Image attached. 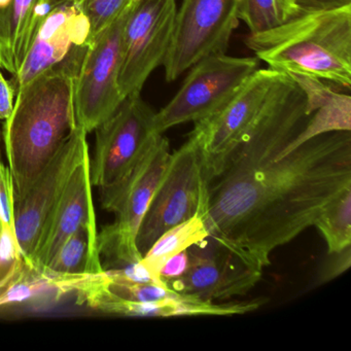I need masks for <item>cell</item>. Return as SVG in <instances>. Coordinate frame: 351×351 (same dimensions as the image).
<instances>
[{
	"mask_svg": "<svg viewBox=\"0 0 351 351\" xmlns=\"http://www.w3.org/2000/svg\"><path fill=\"white\" fill-rule=\"evenodd\" d=\"M170 155L169 141L157 133L121 182L100 189L102 206L116 215V221L98 234L100 256L106 254L123 266L143 258L136 247L137 233L163 178Z\"/></svg>",
	"mask_w": 351,
	"mask_h": 351,
	"instance_id": "4",
	"label": "cell"
},
{
	"mask_svg": "<svg viewBox=\"0 0 351 351\" xmlns=\"http://www.w3.org/2000/svg\"><path fill=\"white\" fill-rule=\"evenodd\" d=\"M244 44L268 69L351 88V5L302 11L277 25L250 34Z\"/></svg>",
	"mask_w": 351,
	"mask_h": 351,
	"instance_id": "3",
	"label": "cell"
},
{
	"mask_svg": "<svg viewBox=\"0 0 351 351\" xmlns=\"http://www.w3.org/2000/svg\"><path fill=\"white\" fill-rule=\"evenodd\" d=\"M330 260L324 263L318 274V285H324L347 271L351 265V245L341 252L330 254Z\"/></svg>",
	"mask_w": 351,
	"mask_h": 351,
	"instance_id": "25",
	"label": "cell"
},
{
	"mask_svg": "<svg viewBox=\"0 0 351 351\" xmlns=\"http://www.w3.org/2000/svg\"><path fill=\"white\" fill-rule=\"evenodd\" d=\"M207 200L204 151L200 133L195 127L188 141L170 155L163 178L143 217L136 237L141 256L168 230L199 213L206 215Z\"/></svg>",
	"mask_w": 351,
	"mask_h": 351,
	"instance_id": "5",
	"label": "cell"
},
{
	"mask_svg": "<svg viewBox=\"0 0 351 351\" xmlns=\"http://www.w3.org/2000/svg\"><path fill=\"white\" fill-rule=\"evenodd\" d=\"M328 245V254L351 245V188L332 199L316 219L314 225Z\"/></svg>",
	"mask_w": 351,
	"mask_h": 351,
	"instance_id": "22",
	"label": "cell"
},
{
	"mask_svg": "<svg viewBox=\"0 0 351 351\" xmlns=\"http://www.w3.org/2000/svg\"><path fill=\"white\" fill-rule=\"evenodd\" d=\"M13 176L0 157V274L23 261L15 231Z\"/></svg>",
	"mask_w": 351,
	"mask_h": 351,
	"instance_id": "21",
	"label": "cell"
},
{
	"mask_svg": "<svg viewBox=\"0 0 351 351\" xmlns=\"http://www.w3.org/2000/svg\"><path fill=\"white\" fill-rule=\"evenodd\" d=\"M295 5L302 11H319L351 5V0H295Z\"/></svg>",
	"mask_w": 351,
	"mask_h": 351,
	"instance_id": "29",
	"label": "cell"
},
{
	"mask_svg": "<svg viewBox=\"0 0 351 351\" xmlns=\"http://www.w3.org/2000/svg\"><path fill=\"white\" fill-rule=\"evenodd\" d=\"M273 1H274L279 22L285 21L299 12L295 5V0H273Z\"/></svg>",
	"mask_w": 351,
	"mask_h": 351,
	"instance_id": "30",
	"label": "cell"
},
{
	"mask_svg": "<svg viewBox=\"0 0 351 351\" xmlns=\"http://www.w3.org/2000/svg\"><path fill=\"white\" fill-rule=\"evenodd\" d=\"M13 0H0V69L11 71L9 61L10 26Z\"/></svg>",
	"mask_w": 351,
	"mask_h": 351,
	"instance_id": "26",
	"label": "cell"
},
{
	"mask_svg": "<svg viewBox=\"0 0 351 351\" xmlns=\"http://www.w3.org/2000/svg\"><path fill=\"white\" fill-rule=\"evenodd\" d=\"M51 10L52 0H13L9 40L12 75L19 71L40 24Z\"/></svg>",
	"mask_w": 351,
	"mask_h": 351,
	"instance_id": "19",
	"label": "cell"
},
{
	"mask_svg": "<svg viewBox=\"0 0 351 351\" xmlns=\"http://www.w3.org/2000/svg\"><path fill=\"white\" fill-rule=\"evenodd\" d=\"M236 1H237L238 3H241V1H243V0H236Z\"/></svg>",
	"mask_w": 351,
	"mask_h": 351,
	"instance_id": "32",
	"label": "cell"
},
{
	"mask_svg": "<svg viewBox=\"0 0 351 351\" xmlns=\"http://www.w3.org/2000/svg\"><path fill=\"white\" fill-rule=\"evenodd\" d=\"M188 252L190 267L186 274L166 282L178 293L204 301H225L245 295L262 278V268L210 236L189 247Z\"/></svg>",
	"mask_w": 351,
	"mask_h": 351,
	"instance_id": "13",
	"label": "cell"
},
{
	"mask_svg": "<svg viewBox=\"0 0 351 351\" xmlns=\"http://www.w3.org/2000/svg\"><path fill=\"white\" fill-rule=\"evenodd\" d=\"M310 116L305 92L282 73L208 184L209 236L262 269L273 250L313 226L351 188V131L318 135L281 154Z\"/></svg>",
	"mask_w": 351,
	"mask_h": 351,
	"instance_id": "1",
	"label": "cell"
},
{
	"mask_svg": "<svg viewBox=\"0 0 351 351\" xmlns=\"http://www.w3.org/2000/svg\"><path fill=\"white\" fill-rule=\"evenodd\" d=\"M91 26L75 1L53 8L40 24L12 85L16 91L42 73L85 56Z\"/></svg>",
	"mask_w": 351,
	"mask_h": 351,
	"instance_id": "14",
	"label": "cell"
},
{
	"mask_svg": "<svg viewBox=\"0 0 351 351\" xmlns=\"http://www.w3.org/2000/svg\"><path fill=\"white\" fill-rule=\"evenodd\" d=\"M73 1L75 0H52V9L58 5H64V3H73Z\"/></svg>",
	"mask_w": 351,
	"mask_h": 351,
	"instance_id": "31",
	"label": "cell"
},
{
	"mask_svg": "<svg viewBox=\"0 0 351 351\" xmlns=\"http://www.w3.org/2000/svg\"><path fill=\"white\" fill-rule=\"evenodd\" d=\"M16 90L0 71V120L5 121L14 110Z\"/></svg>",
	"mask_w": 351,
	"mask_h": 351,
	"instance_id": "28",
	"label": "cell"
},
{
	"mask_svg": "<svg viewBox=\"0 0 351 351\" xmlns=\"http://www.w3.org/2000/svg\"><path fill=\"white\" fill-rule=\"evenodd\" d=\"M238 5L236 0H182L163 63L168 83L201 59L226 53L239 25Z\"/></svg>",
	"mask_w": 351,
	"mask_h": 351,
	"instance_id": "7",
	"label": "cell"
},
{
	"mask_svg": "<svg viewBox=\"0 0 351 351\" xmlns=\"http://www.w3.org/2000/svg\"><path fill=\"white\" fill-rule=\"evenodd\" d=\"M84 57L42 73L16 91L13 112L3 126L15 197L28 190L79 128L75 82Z\"/></svg>",
	"mask_w": 351,
	"mask_h": 351,
	"instance_id": "2",
	"label": "cell"
},
{
	"mask_svg": "<svg viewBox=\"0 0 351 351\" xmlns=\"http://www.w3.org/2000/svg\"><path fill=\"white\" fill-rule=\"evenodd\" d=\"M282 73L256 69L217 114L195 123L202 139L207 182L215 178L246 129L258 116Z\"/></svg>",
	"mask_w": 351,
	"mask_h": 351,
	"instance_id": "12",
	"label": "cell"
},
{
	"mask_svg": "<svg viewBox=\"0 0 351 351\" xmlns=\"http://www.w3.org/2000/svg\"><path fill=\"white\" fill-rule=\"evenodd\" d=\"M136 1L92 40L75 79L77 126L87 134L110 118L126 98L121 93L118 84L123 32Z\"/></svg>",
	"mask_w": 351,
	"mask_h": 351,
	"instance_id": "9",
	"label": "cell"
},
{
	"mask_svg": "<svg viewBox=\"0 0 351 351\" xmlns=\"http://www.w3.org/2000/svg\"><path fill=\"white\" fill-rule=\"evenodd\" d=\"M262 300L217 304L182 293L176 299L160 302H133L116 297L108 287L92 293L87 305L106 313L134 317H178V316H230L254 311L263 305Z\"/></svg>",
	"mask_w": 351,
	"mask_h": 351,
	"instance_id": "16",
	"label": "cell"
},
{
	"mask_svg": "<svg viewBox=\"0 0 351 351\" xmlns=\"http://www.w3.org/2000/svg\"><path fill=\"white\" fill-rule=\"evenodd\" d=\"M155 117L141 94H132L94 130L95 153L90 158L93 186L110 188L131 171L157 134Z\"/></svg>",
	"mask_w": 351,
	"mask_h": 351,
	"instance_id": "8",
	"label": "cell"
},
{
	"mask_svg": "<svg viewBox=\"0 0 351 351\" xmlns=\"http://www.w3.org/2000/svg\"><path fill=\"white\" fill-rule=\"evenodd\" d=\"M90 158L87 152L67 180L43 232L32 271L42 273L69 236L83 226L96 223Z\"/></svg>",
	"mask_w": 351,
	"mask_h": 351,
	"instance_id": "15",
	"label": "cell"
},
{
	"mask_svg": "<svg viewBox=\"0 0 351 351\" xmlns=\"http://www.w3.org/2000/svg\"><path fill=\"white\" fill-rule=\"evenodd\" d=\"M106 269L101 264L96 223L83 226L61 244L40 274L56 277L97 275Z\"/></svg>",
	"mask_w": 351,
	"mask_h": 351,
	"instance_id": "18",
	"label": "cell"
},
{
	"mask_svg": "<svg viewBox=\"0 0 351 351\" xmlns=\"http://www.w3.org/2000/svg\"><path fill=\"white\" fill-rule=\"evenodd\" d=\"M291 79L304 90L310 116L305 128L281 152L289 153L302 143L318 135L337 131H351V98L348 94L338 93L320 80L303 75Z\"/></svg>",
	"mask_w": 351,
	"mask_h": 351,
	"instance_id": "17",
	"label": "cell"
},
{
	"mask_svg": "<svg viewBox=\"0 0 351 351\" xmlns=\"http://www.w3.org/2000/svg\"><path fill=\"white\" fill-rule=\"evenodd\" d=\"M238 19L246 24L250 34L263 32L280 23L273 0H243L238 5Z\"/></svg>",
	"mask_w": 351,
	"mask_h": 351,
	"instance_id": "24",
	"label": "cell"
},
{
	"mask_svg": "<svg viewBox=\"0 0 351 351\" xmlns=\"http://www.w3.org/2000/svg\"><path fill=\"white\" fill-rule=\"evenodd\" d=\"M87 152V133L79 127L28 190L22 196H14L16 238L24 265L29 270L47 221L75 166Z\"/></svg>",
	"mask_w": 351,
	"mask_h": 351,
	"instance_id": "11",
	"label": "cell"
},
{
	"mask_svg": "<svg viewBox=\"0 0 351 351\" xmlns=\"http://www.w3.org/2000/svg\"><path fill=\"white\" fill-rule=\"evenodd\" d=\"M91 26V43L136 0H75Z\"/></svg>",
	"mask_w": 351,
	"mask_h": 351,
	"instance_id": "23",
	"label": "cell"
},
{
	"mask_svg": "<svg viewBox=\"0 0 351 351\" xmlns=\"http://www.w3.org/2000/svg\"><path fill=\"white\" fill-rule=\"evenodd\" d=\"M258 67L256 58L229 56L226 53L201 59L189 69L172 99L156 112V132L163 134L178 125L210 118L229 102Z\"/></svg>",
	"mask_w": 351,
	"mask_h": 351,
	"instance_id": "6",
	"label": "cell"
},
{
	"mask_svg": "<svg viewBox=\"0 0 351 351\" xmlns=\"http://www.w3.org/2000/svg\"><path fill=\"white\" fill-rule=\"evenodd\" d=\"M176 0H137L123 32L118 84L124 97L141 94L155 69L163 65L176 24Z\"/></svg>",
	"mask_w": 351,
	"mask_h": 351,
	"instance_id": "10",
	"label": "cell"
},
{
	"mask_svg": "<svg viewBox=\"0 0 351 351\" xmlns=\"http://www.w3.org/2000/svg\"><path fill=\"white\" fill-rule=\"evenodd\" d=\"M190 267V254L188 250L170 258L160 272V278L164 282L182 278Z\"/></svg>",
	"mask_w": 351,
	"mask_h": 351,
	"instance_id": "27",
	"label": "cell"
},
{
	"mask_svg": "<svg viewBox=\"0 0 351 351\" xmlns=\"http://www.w3.org/2000/svg\"><path fill=\"white\" fill-rule=\"evenodd\" d=\"M205 219L206 215L199 213L168 230L147 250L141 258V264L155 278L162 280L160 272L170 258L208 237Z\"/></svg>",
	"mask_w": 351,
	"mask_h": 351,
	"instance_id": "20",
	"label": "cell"
}]
</instances>
